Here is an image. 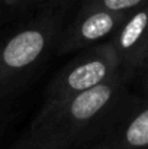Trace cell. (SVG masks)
<instances>
[{
    "instance_id": "cell-1",
    "label": "cell",
    "mask_w": 148,
    "mask_h": 149,
    "mask_svg": "<svg viewBox=\"0 0 148 149\" xmlns=\"http://www.w3.org/2000/svg\"><path fill=\"white\" fill-rule=\"evenodd\" d=\"M44 48V36L36 31H25L13 36L0 52V70H19L34 62Z\"/></svg>"
},
{
    "instance_id": "cell-3",
    "label": "cell",
    "mask_w": 148,
    "mask_h": 149,
    "mask_svg": "<svg viewBox=\"0 0 148 149\" xmlns=\"http://www.w3.org/2000/svg\"><path fill=\"white\" fill-rule=\"evenodd\" d=\"M106 67L100 61H93L76 68L68 77V86L74 90H86L97 83L105 77Z\"/></svg>"
},
{
    "instance_id": "cell-5",
    "label": "cell",
    "mask_w": 148,
    "mask_h": 149,
    "mask_svg": "<svg viewBox=\"0 0 148 149\" xmlns=\"http://www.w3.org/2000/svg\"><path fill=\"white\" fill-rule=\"evenodd\" d=\"M147 23H148L147 13H145V12L137 13V15L132 17V20L126 25V28L123 29V32H122V38H121L122 47H123V48L132 47V45L140 39V36L142 35V32H144Z\"/></svg>"
},
{
    "instance_id": "cell-7",
    "label": "cell",
    "mask_w": 148,
    "mask_h": 149,
    "mask_svg": "<svg viewBox=\"0 0 148 149\" xmlns=\"http://www.w3.org/2000/svg\"><path fill=\"white\" fill-rule=\"evenodd\" d=\"M141 1L142 0H103V4L110 10H122V9L134 7Z\"/></svg>"
},
{
    "instance_id": "cell-2",
    "label": "cell",
    "mask_w": 148,
    "mask_h": 149,
    "mask_svg": "<svg viewBox=\"0 0 148 149\" xmlns=\"http://www.w3.org/2000/svg\"><path fill=\"white\" fill-rule=\"evenodd\" d=\"M110 99V88L107 86H93L79 94L73 104L71 113L79 120H86L95 116Z\"/></svg>"
},
{
    "instance_id": "cell-4",
    "label": "cell",
    "mask_w": 148,
    "mask_h": 149,
    "mask_svg": "<svg viewBox=\"0 0 148 149\" xmlns=\"http://www.w3.org/2000/svg\"><path fill=\"white\" fill-rule=\"evenodd\" d=\"M113 26V19L109 13L100 12L90 16L81 26V33L87 39H97L106 35Z\"/></svg>"
},
{
    "instance_id": "cell-6",
    "label": "cell",
    "mask_w": 148,
    "mask_h": 149,
    "mask_svg": "<svg viewBox=\"0 0 148 149\" xmlns=\"http://www.w3.org/2000/svg\"><path fill=\"white\" fill-rule=\"evenodd\" d=\"M126 141L132 146L148 145V110L141 113L128 127Z\"/></svg>"
}]
</instances>
